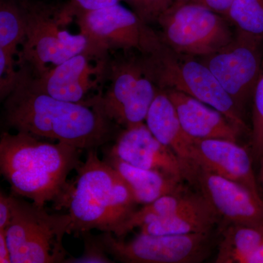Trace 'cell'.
Instances as JSON below:
<instances>
[{
	"label": "cell",
	"instance_id": "obj_6",
	"mask_svg": "<svg viewBox=\"0 0 263 263\" xmlns=\"http://www.w3.org/2000/svg\"><path fill=\"white\" fill-rule=\"evenodd\" d=\"M68 214H50L44 207L13 197L11 220L6 230L12 263L64 262L63 238L70 234Z\"/></svg>",
	"mask_w": 263,
	"mask_h": 263
},
{
	"label": "cell",
	"instance_id": "obj_33",
	"mask_svg": "<svg viewBox=\"0 0 263 263\" xmlns=\"http://www.w3.org/2000/svg\"><path fill=\"white\" fill-rule=\"evenodd\" d=\"M259 176H258V182L259 188H260L261 192L263 194V153L262 156H261L260 158L259 159Z\"/></svg>",
	"mask_w": 263,
	"mask_h": 263
},
{
	"label": "cell",
	"instance_id": "obj_5",
	"mask_svg": "<svg viewBox=\"0 0 263 263\" xmlns=\"http://www.w3.org/2000/svg\"><path fill=\"white\" fill-rule=\"evenodd\" d=\"M104 86L86 105L124 129L144 123L159 89L144 56L110 60Z\"/></svg>",
	"mask_w": 263,
	"mask_h": 263
},
{
	"label": "cell",
	"instance_id": "obj_25",
	"mask_svg": "<svg viewBox=\"0 0 263 263\" xmlns=\"http://www.w3.org/2000/svg\"><path fill=\"white\" fill-rule=\"evenodd\" d=\"M18 65L15 57L0 50V98L5 100L18 86L22 79V68L16 70Z\"/></svg>",
	"mask_w": 263,
	"mask_h": 263
},
{
	"label": "cell",
	"instance_id": "obj_2",
	"mask_svg": "<svg viewBox=\"0 0 263 263\" xmlns=\"http://www.w3.org/2000/svg\"><path fill=\"white\" fill-rule=\"evenodd\" d=\"M82 150L57 142L40 141L29 133H3L0 141V170L13 194L44 207L61 202L69 186L67 177L82 164Z\"/></svg>",
	"mask_w": 263,
	"mask_h": 263
},
{
	"label": "cell",
	"instance_id": "obj_26",
	"mask_svg": "<svg viewBox=\"0 0 263 263\" xmlns=\"http://www.w3.org/2000/svg\"><path fill=\"white\" fill-rule=\"evenodd\" d=\"M89 232L81 233L84 240V252L81 257H70L64 262L68 263H110L115 262L109 258L100 238L91 236Z\"/></svg>",
	"mask_w": 263,
	"mask_h": 263
},
{
	"label": "cell",
	"instance_id": "obj_15",
	"mask_svg": "<svg viewBox=\"0 0 263 263\" xmlns=\"http://www.w3.org/2000/svg\"><path fill=\"white\" fill-rule=\"evenodd\" d=\"M190 163L245 185L260 194L252 156L238 142L224 139H194Z\"/></svg>",
	"mask_w": 263,
	"mask_h": 263
},
{
	"label": "cell",
	"instance_id": "obj_14",
	"mask_svg": "<svg viewBox=\"0 0 263 263\" xmlns=\"http://www.w3.org/2000/svg\"><path fill=\"white\" fill-rule=\"evenodd\" d=\"M193 166V182L216 212L230 224L262 226L263 198L245 185Z\"/></svg>",
	"mask_w": 263,
	"mask_h": 263
},
{
	"label": "cell",
	"instance_id": "obj_30",
	"mask_svg": "<svg viewBox=\"0 0 263 263\" xmlns=\"http://www.w3.org/2000/svg\"><path fill=\"white\" fill-rule=\"evenodd\" d=\"M233 1L234 0H192L191 2L204 5L218 14L226 18Z\"/></svg>",
	"mask_w": 263,
	"mask_h": 263
},
{
	"label": "cell",
	"instance_id": "obj_28",
	"mask_svg": "<svg viewBox=\"0 0 263 263\" xmlns=\"http://www.w3.org/2000/svg\"><path fill=\"white\" fill-rule=\"evenodd\" d=\"M121 0H70V5L74 13L100 9L105 7L118 4Z\"/></svg>",
	"mask_w": 263,
	"mask_h": 263
},
{
	"label": "cell",
	"instance_id": "obj_1",
	"mask_svg": "<svg viewBox=\"0 0 263 263\" xmlns=\"http://www.w3.org/2000/svg\"><path fill=\"white\" fill-rule=\"evenodd\" d=\"M5 119L18 132L87 151L114 139L118 127L92 107L33 89L23 68L18 86L5 99Z\"/></svg>",
	"mask_w": 263,
	"mask_h": 263
},
{
	"label": "cell",
	"instance_id": "obj_29",
	"mask_svg": "<svg viewBox=\"0 0 263 263\" xmlns=\"http://www.w3.org/2000/svg\"><path fill=\"white\" fill-rule=\"evenodd\" d=\"M13 195H0V229H6L11 220L13 212Z\"/></svg>",
	"mask_w": 263,
	"mask_h": 263
},
{
	"label": "cell",
	"instance_id": "obj_24",
	"mask_svg": "<svg viewBox=\"0 0 263 263\" xmlns=\"http://www.w3.org/2000/svg\"><path fill=\"white\" fill-rule=\"evenodd\" d=\"M252 113V154L259 160L263 153V60L262 70L253 94Z\"/></svg>",
	"mask_w": 263,
	"mask_h": 263
},
{
	"label": "cell",
	"instance_id": "obj_22",
	"mask_svg": "<svg viewBox=\"0 0 263 263\" xmlns=\"http://www.w3.org/2000/svg\"><path fill=\"white\" fill-rule=\"evenodd\" d=\"M25 24L17 0H0V50L18 57Z\"/></svg>",
	"mask_w": 263,
	"mask_h": 263
},
{
	"label": "cell",
	"instance_id": "obj_16",
	"mask_svg": "<svg viewBox=\"0 0 263 263\" xmlns=\"http://www.w3.org/2000/svg\"><path fill=\"white\" fill-rule=\"evenodd\" d=\"M164 90L174 103L183 129L189 136L195 140L238 142L243 129L224 114L181 91Z\"/></svg>",
	"mask_w": 263,
	"mask_h": 263
},
{
	"label": "cell",
	"instance_id": "obj_11",
	"mask_svg": "<svg viewBox=\"0 0 263 263\" xmlns=\"http://www.w3.org/2000/svg\"><path fill=\"white\" fill-rule=\"evenodd\" d=\"M210 233L186 235L140 234L124 241L111 233L100 235L109 255L127 263H198L210 253Z\"/></svg>",
	"mask_w": 263,
	"mask_h": 263
},
{
	"label": "cell",
	"instance_id": "obj_35",
	"mask_svg": "<svg viewBox=\"0 0 263 263\" xmlns=\"http://www.w3.org/2000/svg\"><path fill=\"white\" fill-rule=\"evenodd\" d=\"M191 1L192 0H174V3H176V4H183V3H189V2Z\"/></svg>",
	"mask_w": 263,
	"mask_h": 263
},
{
	"label": "cell",
	"instance_id": "obj_10",
	"mask_svg": "<svg viewBox=\"0 0 263 263\" xmlns=\"http://www.w3.org/2000/svg\"><path fill=\"white\" fill-rule=\"evenodd\" d=\"M109 54L89 46L39 77H31L24 70L33 89L58 100L86 105L103 89L111 60Z\"/></svg>",
	"mask_w": 263,
	"mask_h": 263
},
{
	"label": "cell",
	"instance_id": "obj_27",
	"mask_svg": "<svg viewBox=\"0 0 263 263\" xmlns=\"http://www.w3.org/2000/svg\"><path fill=\"white\" fill-rule=\"evenodd\" d=\"M174 3V0H141L137 14L147 24L157 22V18Z\"/></svg>",
	"mask_w": 263,
	"mask_h": 263
},
{
	"label": "cell",
	"instance_id": "obj_8",
	"mask_svg": "<svg viewBox=\"0 0 263 263\" xmlns=\"http://www.w3.org/2000/svg\"><path fill=\"white\" fill-rule=\"evenodd\" d=\"M226 17L194 2L174 3L158 17L162 43L176 53L208 56L229 44L233 32Z\"/></svg>",
	"mask_w": 263,
	"mask_h": 263
},
{
	"label": "cell",
	"instance_id": "obj_4",
	"mask_svg": "<svg viewBox=\"0 0 263 263\" xmlns=\"http://www.w3.org/2000/svg\"><path fill=\"white\" fill-rule=\"evenodd\" d=\"M25 24V39L18 64L32 78L43 75L89 46L81 32L67 29L75 22L68 3L49 4L39 0H17Z\"/></svg>",
	"mask_w": 263,
	"mask_h": 263
},
{
	"label": "cell",
	"instance_id": "obj_13",
	"mask_svg": "<svg viewBox=\"0 0 263 263\" xmlns=\"http://www.w3.org/2000/svg\"><path fill=\"white\" fill-rule=\"evenodd\" d=\"M109 156L135 167L160 171L193 182L191 164L160 143L144 123L124 129L117 137Z\"/></svg>",
	"mask_w": 263,
	"mask_h": 263
},
{
	"label": "cell",
	"instance_id": "obj_34",
	"mask_svg": "<svg viewBox=\"0 0 263 263\" xmlns=\"http://www.w3.org/2000/svg\"><path fill=\"white\" fill-rule=\"evenodd\" d=\"M124 1H125L129 6L132 7L133 11L136 12V13H138L140 5H141V0H124Z\"/></svg>",
	"mask_w": 263,
	"mask_h": 263
},
{
	"label": "cell",
	"instance_id": "obj_9",
	"mask_svg": "<svg viewBox=\"0 0 263 263\" xmlns=\"http://www.w3.org/2000/svg\"><path fill=\"white\" fill-rule=\"evenodd\" d=\"M75 23L89 46L101 51L136 50L148 57L160 51L164 43L136 12L120 3L76 13Z\"/></svg>",
	"mask_w": 263,
	"mask_h": 263
},
{
	"label": "cell",
	"instance_id": "obj_18",
	"mask_svg": "<svg viewBox=\"0 0 263 263\" xmlns=\"http://www.w3.org/2000/svg\"><path fill=\"white\" fill-rule=\"evenodd\" d=\"M145 122L160 143L190 163L194 139L183 129L174 103L164 89L159 88Z\"/></svg>",
	"mask_w": 263,
	"mask_h": 263
},
{
	"label": "cell",
	"instance_id": "obj_21",
	"mask_svg": "<svg viewBox=\"0 0 263 263\" xmlns=\"http://www.w3.org/2000/svg\"><path fill=\"white\" fill-rule=\"evenodd\" d=\"M196 194L184 193L165 195L157 199L155 201L143 205L141 209L136 210L123 226L118 230L115 235L122 238L136 228H141L158 219L171 216L189 203L195 197Z\"/></svg>",
	"mask_w": 263,
	"mask_h": 263
},
{
	"label": "cell",
	"instance_id": "obj_3",
	"mask_svg": "<svg viewBox=\"0 0 263 263\" xmlns=\"http://www.w3.org/2000/svg\"><path fill=\"white\" fill-rule=\"evenodd\" d=\"M75 182L62 199L68 209L70 233L91 230L117 234L137 209L134 195L124 178L96 149L87 151Z\"/></svg>",
	"mask_w": 263,
	"mask_h": 263
},
{
	"label": "cell",
	"instance_id": "obj_12",
	"mask_svg": "<svg viewBox=\"0 0 263 263\" xmlns=\"http://www.w3.org/2000/svg\"><path fill=\"white\" fill-rule=\"evenodd\" d=\"M262 43L238 31L224 48L199 57L242 111L249 98L253 97L262 70Z\"/></svg>",
	"mask_w": 263,
	"mask_h": 263
},
{
	"label": "cell",
	"instance_id": "obj_19",
	"mask_svg": "<svg viewBox=\"0 0 263 263\" xmlns=\"http://www.w3.org/2000/svg\"><path fill=\"white\" fill-rule=\"evenodd\" d=\"M109 157L108 162L128 183L138 204L147 205L165 195L186 191L181 180L160 171L135 167L116 157Z\"/></svg>",
	"mask_w": 263,
	"mask_h": 263
},
{
	"label": "cell",
	"instance_id": "obj_7",
	"mask_svg": "<svg viewBox=\"0 0 263 263\" xmlns=\"http://www.w3.org/2000/svg\"><path fill=\"white\" fill-rule=\"evenodd\" d=\"M145 57L160 89L190 95L219 110L243 130L248 129L243 111L200 59L176 53L164 44L155 54Z\"/></svg>",
	"mask_w": 263,
	"mask_h": 263
},
{
	"label": "cell",
	"instance_id": "obj_23",
	"mask_svg": "<svg viewBox=\"0 0 263 263\" xmlns=\"http://www.w3.org/2000/svg\"><path fill=\"white\" fill-rule=\"evenodd\" d=\"M226 18L238 32L263 41V0H234Z\"/></svg>",
	"mask_w": 263,
	"mask_h": 263
},
{
	"label": "cell",
	"instance_id": "obj_20",
	"mask_svg": "<svg viewBox=\"0 0 263 263\" xmlns=\"http://www.w3.org/2000/svg\"><path fill=\"white\" fill-rule=\"evenodd\" d=\"M263 242L262 226L230 224L223 233L216 263H245Z\"/></svg>",
	"mask_w": 263,
	"mask_h": 263
},
{
	"label": "cell",
	"instance_id": "obj_17",
	"mask_svg": "<svg viewBox=\"0 0 263 263\" xmlns=\"http://www.w3.org/2000/svg\"><path fill=\"white\" fill-rule=\"evenodd\" d=\"M220 216L202 194L171 216L140 228L143 234L186 235L210 233Z\"/></svg>",
	"mask_w": 263,
	"mask_h": 263
},
{
	"label": "cell",
	"instance_id": "obj_31",
	"mask_svg": "<svg viewBox=\"0 0 263 263\" xmlns=\"http://www.w3.org/2000/svg\"><path fill=\"white\" fill-rule=\"evenodd\" d=\"M0 262L12 263L6 230L5 229H0Z\"/></svg>",
	"mask_w": 263,
	"mask_h": 263
},
{
	"label": "cell",
	"instance_id": "obj_32",
	"mask_svg": "<svg viewBox=\"0 0 263 263\" xmlns=\"http://www.w3.org/2000/svg\"><path fill=\"white\" fill-rule=\"evenodd\" d=\"M245 263H263V242L253 253L247 257Z\"/></svg>",
	"mask_w": 263,
	"mask_h": 263
}]
</instances>
